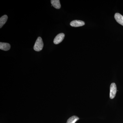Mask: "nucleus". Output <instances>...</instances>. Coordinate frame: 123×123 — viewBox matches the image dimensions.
<instances>
[{"label": "nucleus", "mask_w": 123, "mask_h": 123, "mask_svg": "<svg viewBox=\"0 0 123 123\" xmlns=\"http://www.w3.org/2000/svg\"><path fill=\"white\" fill-rule=\"evenodd\" d=\"M43 40L40 37H38L34 46V49L36 51H40L43 49Z\"/></svg>", "instance_id": "nucleus-1"}, {"label": "nucleus", "mask_w": 123, "mask_h": 123, "mask_svg": "<svg viewBox=\"0 0 123 123\" xmlns=\"http://www.w3.org/2000/svg\"><path fill=\"white\" fill-rule=\"evenodd\" d=\"M117 86L115 83L111 84L110 88V98L113 99L115 97L117 92Z\"/></svg>", "instance_id": "nucleus-2"}, {"label": "nucleus", "mask_w": 123, "mask_h": 123, "mask_svg": "<svg viewBox=\"0 0 123 123\" xmlns=\"http://www.w3.org/2000/svg\"><path fill=\"white\" fill-rule=\"evenodd\" d=\"M65 37V34L64 33H60L57 35L54 39L53 43L55 44H58L61 43Z\"/></svg>", "instance_id": "nucleus-3"}, {"label": "nucleus", "mask_w": 123, "mask_h": 123, "mask_svg": "<svg viewBox=\"0 0 123 123\" xmlns=\"http://www.w3.org/2000/svg\"><path fill=\"white\" fill-rule=\"evenodd\" d=\"M85 23L83 21L80 20H75L71 22L70 25L71 26L74 27L82 26L85 25Z\"/></svg>", "instance_id": "nucleus-4"}, {"label": "nucleus", "mask_w": 123, "mask_h": 123, "mask_svg": "<svg viewBox=\"0 0 123 123\" xmlns=\"http://www.w3.org/2000/svg\"><path fill=\"white\" fill-rule=\"evenodd\" d=\"M11 46L10 44L7 43H0V49L3 50L7 51L10 49Z\"/></svg>", "instance_id": "nucleus-5"}, {"label": "nucleus", "mask_w": 123, "mask_h": 123, "mask_svg": "<svg viewBox=\"0 0 123 123\" xmlns=\"http://www.w3.org/2000/svg\"><path fill=\"white\" fill-rule=\"evenodd\" d=\"M115 18L119 24L123 26V16L119 13H116L115 15Z\"/></svg>", "instance_id": "nucleus-6"}, {"label": "nucleus", "mask_w": 123, "mask_h": 123, "mask_svg": "<svg viewBox=\"0 0 123 123\" xmlns=\"http://www.w3.org/2000/svg\"><path fill=\"white\" fill-rule=\"evenodd\" d=\"M52 6H53L56 9H59L61 7L59 0H51V1Z\"/></svg>", "instance_id": "nucleus-7"}, {"label": "nucleus", "mask_w": 123, "mask_h": 123, "mask_svg": "<svg viewBox=\"0 0 123 123\" xmlns=\"http://www.w3.org/2000/svg\"><path fill=\"white\" fill-rule=\"evenodd\" d=\"M8 16L7 15H3L0 18V28H1L3 26L7 21L8 19Z\"/></svg>", "instance_id": "nucleus-8"}, {"label": "nucleus", "mask_w": 123, "mask_h": 123, "mask_svg": "<svg viewBox=\"0 0 123 123\" xmlns=\"http://www.w3.org/2000/svg\"><path fill=\"white\" fill-rule=\"evenodd\" d=\"M79 119V118L76 116H73L69 118L66 123H75Z\"/></svg>", "instance_id": "nucleus-9"}]
</instances>
